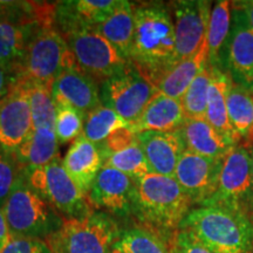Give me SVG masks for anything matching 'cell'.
Returning <instances> with one entry per match:
<instances>
[{
    "mask_svg": "<svg viewBox=\"0 0 253 253\" xmlns=\"http://www.w3.org/2000/svg\"><path fill=\"white\" fill-rule=\"evenodd\" d=\"M211 84V66H205L191 82L182 96L181 103L186 120H205L208 108V94Z\"/></svg>",
    "mask_w": 253,
    "mask_h": 253,
    "instance_id": "1f68e13d",
    "label": "cell"
},
{
    "mask_svg": "<svg viewBox=\"0 0 253 253\" xmlns=\"http://www.w3.org/2000/svg\"><path fill=\"white\" fill-rule=\"evenodd\" d=\"M59 31L78 67L95 82H108L128 66V60L94 27L60 25Z\"/></svg>",
    "mask_w": 253,
    "mask_h": 253,
    "instance_id": "8992f818",
    "label": "cell"
},
{
    "mask_svg": "<svg viewBox=\"0 0 253 253\" xmlns=\"http://www.w3.org/2000/svg\"><path fill=\"white\" fill-rule=\"evenodd\" d=\"M119 0H77L60 4L56 8L59 25H80L95 27L100 25L112 13Z\"/></svg>",
    "mask_w": 253,
    "mask_h": 253,
    "instance_id": "4316f807",
    "label": "cell"
},
{
    "mask_svg": "<svg viewBox=\"0 0 253 253\" xmlns=\"http://www.w3.org/2000/svg\"><path fill=\"white\" fill-rule=\"evenodd\" d=\"M114 248L122 253H172V246H169L163 235L144 225L121 233Z\"/></svg>",
    "mask_w": 253,
    "mask_h": 253,
    "instance_id": "f1b7e54d",
    "label": "cell"
},
{
    "mask_svg": "<svg viewBox=\"0 0 253 253\" xmlns=\"http://www.w3.org/2000/svg\"><path fill=\"white\" fill-rule=\"evenodd\" d=\"M120 236L118 224L108 214L90 212L84 217L65 218L43 242L50 253H109Z\"/></svg>",
    "mask_w": 253,
    "mask_h": 253,
    "instance_id": "5b68a950",
    "label": "cell"
},
{
    "mask_svg": "<svg viewBox=\"0 0 253 253\" xmlns=\"http://www.w3.org/2000/svg\"><path fill=\"white\" fill-rule=\"evenodd\" d=\"M59 141L53 129H33L14 156L24 170L45 167L59 156Z\"/></svg>",
    "mask_w": 253,
    "mask_h": 253,
    "instance_id": "cb8c5ba5",
    "label": "cell"
},
{
    "mask_svg": "<svg viewBox=\"0 0 253 253\" xmlns=\"http://www.w3.org/2000/svg\"><path fill=\"white\" fill-rule=\"evenodd\" d=\"M208 65V43L207 40L195 54L182 61L175 63L160 81L156 88L160 93L172 99L181 100L191 82Z\"/></svg>",
    "mask_w": 253,
    "mask_h": 253,
    "instance_id": "7402d4cb",
    "label": "cell"
},
{
    "mask_svg": "<svg viewBox=\"0 0 253 253\" xmlns=\"http://www.w3.org/2000/svg\"><path fill=\"white\" fill-rule=\"evenodd\" d=\"M220 62L231 82L253 91V30L239 2L231 6L230 34Z\"/></svg>",
    "mask_w": 253,
    "mask_h": 253,
    "instance_id": "8fae6325",
    "label": "cell"
},
{
    "mask_svg": "<svg viewBox=\"0 0 253 253\" xmlns=\"http://www.w3.org/2000/svg\"><path fill=\"white\" fill-rule=\"evenodd\" d=\"M252 156H253V150H252Z\"/></svg>",
    "mask_w": 253,
    "mask_h": 253,
    "instance_id": "7bdbcfd3",
    "label": "cell"
},
{
    "mask_svg": "<svg viewBox=\"0 0 253 253\" xmlns=\"http://www.w3.org/2000/svg\"><path fill=\"white\" fill-rule=\"evenodd\" d=\"M0 253H50L48 246L41 239L11 237L8 244Z\"/></svg>",
    "mask_w": 253,
    "mask_h": 253,
    "instance_id": "74e56055",
    "label": "cell"
},
{
    "mask_svg": "<svg viewBox=\"0 0 253 253\" xmlns=\"http://www.w3.org/2000/svg\"><path fill=\"white\" fill-rule=\"evenodd\" d=\"M30 103L33 129L55 130L56 104L53 99V84H30Z\"/></svg>",
    "mask_w": 253,
    "mask_h": 253,
    "instance_id": "4dcf8cb0",
    "label": "cell"
},
{
    "mask_svg": "<svg viewBox=\"0 0 253 253\" xmlns=\"http://www.w3.org/2000/svg\"><path fill=\"white\" fill-rule=\"evenodd\" d=\"M185 148L209 158H224L238 142L221 134L207 120H185L178 129Z\"/></svg>",
    "mask_w": 253,
    "mask_h": 253,
    "instance_id": "d6986e66",
    "label": "cell"
},
{
    "mask_svg": "<svg viewBox=\"0 0 253 253\" xmlns=\"http://www.w3.org/2000/svg\"><path fill=\"white\" fill-rule=\"evenodd\" d=\"M181 100L158 93L134 123L129 125L135 134L143 131H176L185 122Z\"/></svg>",
    "mask_w": 253,
    "mask_h": 253,
    "instance_id": "ffe728a7",
    "label": "cell"
},
{
    "mask_svg": "<svg viewBox=\"0 0 253 253\" xmlns=\"http://www.w3.org/2000/svg\"><path fill=\"white\" fill-rule=\"evenodd\" d=\"M170 7L175 26L177 63L195 54L207 40L212 6L204 0H179L172 1Z\"/></svg>",
    "mask_w": 253,
    "mask_h": 253,
    "instance_id": "7c38bea8",
    "label": "cell"
},
{
    "mask_svg": "<svg viewBox=\"0 0 253 253\" xmlns=\"http://www.w3.org/2000/svg\"><path fill=\"white\" fill-rule=\"evenodd\" d=\"M107 93L112 108L131 125L140 118L158 90L129 62L120 74L107 82Z\"/></svg>",
    "mask_w": 253,
    "mask_h": 253,
    "instance_id": "4fadbf2b",
    "label": "cell"
},
{
    "mask_svg": "<svg viewBox=\"0 0 253 253\" xmlns=\"http://www.w3.org/2000/svg\"><path fill=\"white\" fill-rule=\"evenodd\" d=\"M134 38L128 61L156 87L176 63L171 11L163 2H138L134 4Z\"/></svg>",
    "mask_w": 253,
    "mask_h": 253,
    "instance_id": "6da1fadb",
    "label": "cell"
},
{
    "mask_svg": "<svg viewBox=\"0 0 253 253\" xmlns=\"http://www.w3.org/2000/svg\"><path fill=\"white\" fill-rule=\"evenodd\" d=\"M15 80H17V75L11 69L0 66V102L7 96Z\"/></svg>",
    "mask_w": 253,
    "mask_h": 253,
    "instance_id": "f35d334b",
    "label": "cell"
},
{
    "mask_svg": "<svg viewBox=\"0 0 253 253\" xmlns=\"http://www.w3.org/2000/svg\"><path fill=\"white\" fill-rule=\"evenodd\" d=\"M56 8L48 2L0 1V66L15 74L37 31L55 25Z\"/></svg>",
    "mask_w": 253,
    "mask_h": 253,
    "instance_id": "277c9868",
    "label": "cell"
},
{
    "mask_svg": "<svg viewBox=\"0 0 253 253\" xmlns=\"http://www.w3.org/2000/svg\"><path fill=\"white\" fill-rule=\"evenodd\" d=\"M53 99L56 106L75 109L84 119L101 106L97 82L84 74L78 66L65 69L55 79Z\"/></svg>",
    "mask_w": 253,
    "mask_h": 253,
    "instance_id": "2e32d148",
    "label": "cell"
},
{
    "mask_svg": "<svg viewBox=\"0 0 253 253\" xmlns=\"http://www.w3.org/2000/svg\"><path fill=\"white\" fill-rule=\"evenodd\" d=\"M62 164L74 182L88 195L97 173L102 169L103 157L96 144L80 136L71 144Z\"/></svg>",
    "mask_w": 253,
    "mask_h": 253,
    "instance_id": "44dd1931",
    "label": "cell"
},
{
    "mask_svg": "<svg viewBox=\"0 0 253 253\" xmlns=\"http://www.w3.org/2000/svg\"><path fill=\"white\" fill-rule=\"evenodd\" d=\"M137 141L151 173L175 178L177 164L186 149L179 130L143 131L137 134Z\"/></svg>",
    "mask_w": 253,
    "mask_h": 253,
    "instance_id": "ac0fdd59",
    "label": "cell"
},
{
    "mask_svg": "<svg viewBox=\"0 0 253 253\" xmlns=\"http://www.w3.org/2000/svg\"><path fill=\"white\" fill-rule=\"evenodd\" d=\"M109 253H122V252H121V251H119V250L116 249V248H113V249H112V251H110Z\"/></svg>",
    "mask_w": 253,
    "mask_h": 253,
    "instance_id": "b9f144b4",
    "label": "cell"
},
{
    "mask_svg": "<svg viewBox=\"0 0 253 253\" xmlns=\"http://www.w3.org/2000/svg\"><path fill=\"white\" fill-rule=\"evenodd\" d=\"M24 169L13 153L0 150V209L4 208L12 190L23 177Z\"/></svg>",
    "mask_w": 253,
    "mask_h": 253,
    "instance_id": "e575fe53",
    "label": "cell"
},
{
    "mask_svg": "<svg viewBox=\"0 0 253 253\" xmlns=\"http://www.w3.org/2000/svg\"><path fill=\"white\" fill-rule=\"evenodd\" d=\"M9 239H11V233H9L7 221L2 212V209H0V252L8 244Z\"/></svg>",
    "mask_w": 253,
    "mask_h": 253,
    "instance_id": "ab89813d",
    "label": "cell"
},
{
    "mask_svg": "<svg viewBox=\"0 0 253 253\" xmlns=\"http://www.w3.org/2000/svg\"><path fill=\"white\" fill-rule=\"evenodd\" d=\"M192 203L172 177L149 173L135 179L131 211L142 225L161 235L179 230Z\"/></svg>",
    "mask_w": 253,
    "mask_h": 253,
    "instance_id": "7a4b0ae2",
    "label": "cell"
},
{
    "mask_svg": "<svg viewBox=\"0 0 253 253\" xmlns=\"http://www.w3.org/2000/svg\"><path fill=\"white\" fill-rule=\"evenodd\" d=\"M231 4L220 0L211 8L210 21L208 27V63L211 67L221 69V53L227 41L231 28Z\"/></svg>",
    "mask_w": 253,
    "mask_h": 253,
    "instance_id": "83f0119b",
    "label": "cell"
},
{
    "mask_svg": "<svg viewBox=\"0 0 253 253\" xmlns=\"http://www.w3.org/2000/svg\"><path fill=\"white\" fill-rule=\"evenodd\" d=\"M136 141H137V134H135L129 126H126V128L116 130L106 141L102 142L100 145H97V147L100 148V151L103 157L106 155L118 153V151H121L126 149V148L130 147Z\"/></svg>",
    "mask_w": 253,
    "mask_h": 253,
    "instance_id": "8d00e7d4",
    "label": "cell"
},
{
    "mask_svg": "<svg viewBox=\"0 0 253 253\" xmlns=\"http://www.w3.org/2000/svg\"><path fill=\"white\" fill-rule=\"evenodd\" d=\"M230 78L220 68L211 67V84L208 94V108L205 120L221 134L237 141L238 138L230 125L227 115V90Z\"/></svg>",
    "mask_w": 253,
    "mask_h": 253,
    "instance_id": "484cf974",
    "label": "cell"
},
{
    "mask_svg": "<svg viewBox=\"0 0 253 253\" xmlns=\"http://www.w3.org/2000/svg\"><path fill=\"white\" fill-rule=\"evenodd\" d=\"M224 158H209L184 150L175 171V179L192 205H205L213 197Z\"/></svg>",
    "mask_w": 253,
    "mask_h": 253,
    "instance_id": "5bb4252c",
    "label": "cell"
},
{
    "mask_svg": "<svg viewBox=\"0 0 253 253\" xmlns=\"http://www.w3.org/2000/svg\"><path fill=\"white\" fill-rule=\"evenodd\" d=\"M135 179L110 167H102L88 192L91 207L115 213L131 211Z\"/></svg>",
    "mask_w": 253,
    "mask_h": 253,
    "instance_id": "e0dca14e",
    "label": "cell"
},
{
    "mask_svg": "<svg viewBox=\"0 0 253 253\" xmlns=\"http://www.w3.org/2000/svg\"><path fill=\"white\" fill-rule=\"evenodd\" d=\"M103 166L114 168L131 177L132 179H138L151 173L150 167L138 141L121 151L103 156Z\"/></svg>",
    "mask_w": 253,
    "mask_h": 253,
    "instance_id": "d6a6232c",
    "label": "cell"
},
{
    "mask_svg": "<svg viewBox=\"0 0 253 253\" xmlns=\"http://www.w3.org/2000/svg\"><path fill=\"white\" fill-rule=\"evenodd\" d=\"M84 116L75 109L56 106L55 134L59 144L73 143L84 134Z\"/></svg>",
    "mask_w": 253,
    "mask_h": 253,
    "instance_id": "836d02e7",
    "label": "cell"
},
{
    "mask_svg": "<svg viewBox=\"0 0 253 253\" xmlns=\"http://www.w3.org/2000/svg\"><path fill=\"white\" fill-rule=\"evenodd\" d=\"M74 66L77 63L65 38L55 25H49L32 38L15 75L30 84H53L65 69Z\"/></svg>",
    "mask_w": 253,
    "mask_h": 253,
    "instance_id": "52a82bcc",
    "label": "cell"
},
{
    "mask_svg": "<svg viewBox=\"0 0 253 253\" xmlns=\"http://www.w3.org/2000/svg\"><path fill=\"white\" fill-rule=\"evenodd\" d=\"M179 230L194 233L216 253L253 251V219L225 205L207 204L191 209Z\"/></svg>",
    "mask_w": 253,
    "mask_h": 253,
    "instance_id": "3957f363",
    "label": "cell"
},
{
    "mask_svg": "<svg viewBox=\"0 0 253 253\" xmlns=\"http://www.w3.org/2000/svg\"><path fill=\"white\" fill-rule=\"evenodd\" d=\"M2 212L11 237L45 239L62 224L49 203L32 189L24 176L12 190Z\"/></svg>",
    "mask_w": 253,
    "mask_h": 253,
    "instance_id": "ba28073f",
    "label": "cell"
},
{
    "mask_svg": "<svg viewBox=\"0 0 253 253\" xmlns=\"http://www.w3.org/2000/svg\"><path fill=\"white\" fill-rule=\"evenodd\" d=\"M227 115L239 144L253 149V91L230 82Z\"/></svg>",
    "mask_w": 253,
    "mask_h": 253,
    "instance_id": "d4e9b609",
    "label": "cell"
},
{
    "mask_svg": "<svg viewBox=\"0 0 253 253\" xmlns=\"http://www.w3.org/2000/svg\"><path fill=\"white\" fill-rule=\"evenodd\" d=\"M172 253H216L194 233L186 230H178L173 236Z\"/></svg>",
    "mask_w": 253,
    "mask_h": 253,
    "instance_id": "d590c367",
    "label": "cell"
},
{
    "mask_svg": "<svg viewBox=\"0 0 253 253\" xmlns=\"http://www.w3.org/2000/svg\"><path fill=\"white\" fill-rule=\"evenodd\" d=\"M94 28L128 60L135 28L134 2L119 0V4L106 20Z\"/></svg>",
    "mask_w": 253,
    "mask_h": 253,
    "instance_id": "603a6c76",
    "label": "cell"
},
{
    "mask_svg": "<svg viewBox=\"0 0 253 253\" xmlns=\"http://www.w3.org/2000/svg\"><path fill=\"white\" fill-rule=\"evenodd\" d=\"M252 253H253V251H252Z\"/></svg>",
    "mask_w": 253,
    "mask_h": 253,
    "instance_id": "ee69618b",
    "label": "cell"
},
{
    "mask_svg": "<svg viewBox=\"0 0 253 253\" xmlns=\"http://www.w3.org/2000/svg\"><path fill=\"white\" fill-rule=\"evenodd\" d=\"M126 126H129V123L122 119L112 107L101 104L87 115L82 136L96 145H100L116 130Z\"/></svg>",
    "mask_w": 253,
    "mask_h": 253,
    "instance_id": "f546056e",
    "label": "cell"
},
{
    "mask_svg": "<svg viewBox=\"0 0 253 253\" xmlns=\"http://www.w3.org/2000/svg\"><path fill=\"white\" fill-rule=\"evenodd\" d=\"M27 181L34 191L66 218L84 217L93 212L89 197L66 171L60 157L28 171Z\"/></svg>",
    "mask_w": 253,
    "mask_h": 253,
    "instance_id": "9c48e42d",
    "label": "cell"
},
{
    "mask_svg": "<svg viewBox=\"0 0 253 253\" xmlns=\"http://www.w3.org/2000/svg\"><path fill=\"white\" fill-rule=\"evenodd\" d=\"M239 4L242 5V7L244 8V11L246 12L250 25H251L253 30V0H250V1H239Z\"/></svg>",
    "mask_w": 253,
    "mask_h": 253,
    "instance_id": "60d3db41",
    "label": "cell"
},
{
    "mask_svg": "<svg viewBox=\"0 0 253 253\" xmlns=\"http://www.w3.org/2000/svg\"><path fill=\"white\" fill-rule=\"evenodd\" d=\"M252 150L237 144L227 153L221 164L216 194L207 204L225 205L242 211L253 219Z\"/></svg>",
    "mask_w": 253,
    "mask_h": 253,
    "instance_id": "30bf717a",
    "label": "cell"
},
{
    "mask_svg": "<svg viewBox=\"0 0 253 253\" xmlns=\"http://www.w3.org/2000/svg\"><path fill=\"white\" fill-rule=\"evenodd\" d=\"M32 130L30 84L17 78L7 96L0 102V148L14 153Z\"/></svg>",
    "mask_w": 253,
    "mask_h": 253,
    "instance_id": "9a60e30c",
    "label": "cell"
}]
</instances>
